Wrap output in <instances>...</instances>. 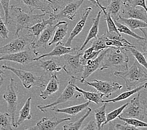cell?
<instances>
[{
  "label": "cell",
  "instance_id": "obj_35",
  "mask_svg": "<svg viewBox=\"0 0 147 130\" xmlns=\"http://www.w3.org/2000/svg\"><path fill=\"white\" fill-rule=\"evenodd\" d=\"M0 130H13L11 118L8 113L0 112Z\"/></svg>",
  "mask_w": 147,
  "mask_h": 130
},
{
  "label": "cell",
  "instance_id": "obj_43",
  "mask_svg": "<svg viewBox=\"0 0 147 130\" xmlns=\"http://www.w3.org/2000/svg\"><path fill=\"white\" fill-rule=\"evenodd\" d=\"M129 6H133V7H136V6H141L144 9L147 13V6L146 5L145 0H131L128 3H126ZM124 4V3H123Z\"/></svg>",
  "mask_w": 147,
  "mask_h": 130
},
{
  "label": "cell",
  "instance_id": "obj_34",
  "mask_svg": "<svg viewBox=\"0 0 147 130\" xmlns=\"http://www.w3.org/2000/svg\"><path fill=\"white\" fill-rule=\"evenodd\" d=\"M115 23L116 28L118 29V31L119 32V33H123V34H125L130 36H132L133 38L136 39L138 41H143V40H144V37H142V36H140L136 34L134 31H132L131 29H130L128 27H127L125 25L121 24V23H120L117 21H116Z\"/></svg>",
  "mask_w": 147,
  "mask_h": 130
},
{
  "label": "cell",
  "instance_id": "obj_32",
  "mask_svg": "<svg viewBox=\"0 0 147 130\" xmlns=\"http://www.w3.org/2000/svg\"><path fill=\"white\" fill-rule=\"evenodd\" d=\"M92 112V109L88 108L86 113L83 115L81 118L77 120V121L65 124L63 126V130H80L83 123L85 121V119L88 117L89 115Z\"/></svg>",
  "mask_w": 147,
  "mask_h": 130
},
{
  "label": "cell",
  "instance_id": "obj_23",
  "mask_svg": "<svg viewBox=\"0 0 147 130\" xmlns=\"http://www.w3.org/2000/svg\"><path fill=\"white\" fill-rule=\"evenodd\" d=\"M68 25V23L66 21H59L57 23V26L51 41L49 43V46H51L55 43L62 42L67 34Z\"/></svg>",
  "mask_w": 147,
  "mask_h": 130
},
{
  "label": "cell",
  "instance_id": "obj_49",
  "mask_svg": "<svg viewBox=\"0 0 147 130\" xmlns=\"http://www.w3.org/2000/svg\"><path fill=\"white\" fill-rule=\"evenodd\" d=\"M141 102V105L143 108V114L145 116H147V98L143 99Z\"/></svg>",
  "mask_w": 147,
  "mask_h": 130
},
{
  "label": "cell",
  "instance_id": "obj_20",
  "mask_svg": "<svg viewBox=\"0 0 147 130\" xmlns=\"http://www.w3.org/2000/svg\"><path fill=\"white\" fill-rule=\"evenodd\" d=\"M77 50L76 48H72L71 47H67L64 46L63 43L62 42H60L57 43L55 48H53L51 52L46 54H43L42 55L38 56L34 59V61H38V60L41 59L43 58L48 57V56H62L67 54H69V53L74 52Z\"/></svg>",
  "mask_w": 147,
  "mask_h": 130
},
{
  "label": "cell",
  "instance_id": "obj_28",
  "mask_svg": "<svg viewBox=\"0 0 147 130\" xmlns=\"http://www.w3.org/2000/svg\"><path fill=\"white\" fill-rule=\"evenodd\" d=\"M147 87V83H145L144 85H143L142 86H138L134 89H131V90H128V91H126L125 92H123L121 94H119L115 97V98H113L111 99H108V100H102V103H116L118 101H123V100H125L126 99H128L129 98L130 96H131L137 92L140 91V90H142L143 89H145Z\"/></svg>",
  "mask_w": 147,
  "mask_h": 130
},
{
  "label": "cell",
  "instance_id": "obj_54",
  "mask_svg": "<svg viewBox=\"0 0 147 130\" xmlns=\"http://www.w3.org/2000/svg\"><path fill=\"white\" fill-rule=\"evenodd\" d=\"M3 81H4V79H3V78H0V88H1V86L3 85Z\"/></svg>",
  "mask_w": 147,
  "mask_h": 130
},
{
  "label": "cell",
  "instance_id": "obj_31",
  "mask_svg": "<svg viewBox=\"0 0 147 130\" xmlns=\"http://www.w3.org/2000/svg\"><path fill=\"white\" fill-rule=\"evenodd\" d=\"M39 66L47 73L59 72L62 69V67L53 59H49L46 61L38 60Z\"/></svg>",
  "mask_w": 147,
  "mask_h": 130
},
{
  "label": "cell",
  "instance_id": "obj_13",
  "mask_svg": "<svg viewBox=\"0 0 147 130\" xmlns=\"http://www.w3.org/2000/svg\"><path fill=\"white\" fill-rule=\"evenodd\" d=\"M84 0H76L63 5L59 13L53 14L55 20L67 18L70 20L75 19L77 13Z\"/></svg>",
  "mask_w": 147,
  "mask_h": 130
},
{
  "label": "cell",
  "instance_id": "obj_18",
  "mask_svg": "<svg viewBox=\"0 0 147 130\" xmlns=\"http://www.w3.org/2000/svg\"><path fill=\"white\" fill-rule=\"evenodd\" d=\"M29 9V13H32L35 9H39L47 14L52 15V5L47 1L41 0H20Z\"/></svg>",
  "mask_w": 147,
  "mask_h": 130
},
{
  "label": "cell",
  "instance_id": "obj_1",
  "mask_svg": "<svg viewBox=\"0 0 147 130\" xmlns=\"http://www.w3.org/2000/svg\"><path fill=\"white\" fill-rule=\"evenodd\" d=\"M46 15L47 13H45L37 15L27 13L23 11L21 8L12 5L9 7V21H11L15 24V35L18 36L20 32L41 21Z\"/></svg>",
  "mask_w": 147,
  "mask_h": 130
},
{
  "label": "cell",
  "instance_id": "obj_3",
  "mask_svg": "<svg viewBox=\"0 0 147 130\" xmlns=\"http://www.w3.org/2000/svg\"><path fill=\"white\" fill-rule=\"evenodd\" d=\"M114 75L124 80L128 90L134 89L140 83L147 81V73L136 60L129 68L123 71H116Z\"/></svg>",
  "mask_w": 147,
  "mask_h": 130
},
{
  "label": "cell",
  "instance_id": "obj_40",
  "mask_svg": "<svg viewBox=\"0 0 147 130\" xmlns=\"http://www.w3.org/2000/svg\"><path fill=\"white\" fill-rule=\"evenodd\" d=\"M102 51V50L95 51V50L93 49V48L91 46L89 48L86 49L84 52L82 53L81 58L83 60H84V61H87V60H89V59H93L96 58Z\"/></svg>",
  "mask_w": 147,
  "mask_h": 130
},
{
  "label": "cell",
  "instance_id": "obj_51",
  "mask_svg": "<svg viewBox=\"0 0 147 130\" xmlns=\"http://www.w3.org/2000/svg\"><path fill=\"white\" fill-rule=\"evenodd\" d=\"M88 1H90L91 3H92L93 5H94L95 6H96L98 8V5H97V3L94 1V0H88Z\"/></svg>",
  "mask_w": 147,
  "mask_h": 130
},
{
  "label": "cell",
  "instance_id": "obj_19",
  "mask_svg": "<svg viewBox=\"0 0 147 130\" xmlns=\"http://www.w3.org/2000/svg\"><path fill=\"white\" fill-rule=\"evenodd\" d=\"M55 21V19L53 18V14L50 15L49 18L47 19H44L43 18L41 21L36 23L34 25H33L30 27H28V35L32 36L34 39L37 38L38 36L40 35V33L45 29V28L48 25H53V22Z\"/></svg>",
  "mask_w": 147,
  "mask_h": 130
},
{
  "label": "cell",
  "instance_id": "obj_15",
  "mask_svg": "<svg viewBox=\"0 0 147 130\" xmlns=\"http://www.w3.org/2000/svg\"><path fill=\"white\" fill-rule=\"evenodd\" d=\"M57 24L55 25H48L45 29L40 33L37 38L35 39L32 42L30 48L36 49L38 48H47L49 43L51 41L57 28Z\"/></svg>",
  "mask_w": 147,
  "mask_h": 130
},
{
  "label": "cell",
  "instance_id": "obj_45",
  "mask_svg": "<svg viewBox=\"0 0 147 130\" xmlns=\"http://www.w3.org/2000/svg\"><path fill=\"white\" fill-rule=\"evenodd\" d=\"M54 3L52 9H53V14H55L57 11H58L59 9H61L62 6L64 4L66 0H52Z\"/></svg>",
  "mask_w": 147,
  "mask_h": 130
},
{
  "label": "cell",
  "instance_id": "obj_48",
  "mask_svg": "<svg viewBox=\"0 0 147 130\" xmlns=\"http://www.w3.org/2000/svg\"><path fill=\"white\" fill-rule=\"evenodd\" d=\"M97 3V5L98 6V8L101 9V11L102 9L106 8V6H103L102 4H105L108 5L110 1V0H94Z\"/></svg>",
  "mask_w": 147,
  "mask_h": 130
},
{
  "label": "cell",
  "instance_id": "obj_14",
  "mask_svg": "<svg viewBox=\"0 0 147 130\" xmlns=\"http://www.w3.org/2000/svg\"><path fill=\"white\" fill-rule=\"evenodd\" d=\"M69 120H71V118H62L56 116H53V117H43L35 125L24 130H55L61 123Z\"/></svg>",
  "mask_w": 147,
  "mask_h": 130
},
{
  "label": "cell",
  "instance_id": "obj_7",
  "mask_svg": "<svg viewBox=\"0 0 147 130\" xmlns=\"http://www.w3.org/2000/svg\"><path fill=\"white\" fill-rule=\"evenodd\" d=\"M74 82V81L72 79L69 80L68 81L67 85L66 86V87L63 89L61 95L59 96V98L55 100V101L52 102L51 104L46 105H38L36 107L40 110L41 111L45 113L48 111V109H50V110H51L53 107L55 108V106H57L59 104H62V103L72 101V100L79 98L81 96V95L79 92L77 91L75 88L73 87L72 83Z\"/></svg>",
  "mask_w": 147,
  "mask_h": 130
},
{
  "label": "cell",
  "instance_id": "obj_53",
  "mask_svg": "<svg viewBox=\"0 0 147 130\" xmlns=\"http://www.w3.org/2000/svg\"><path fill=\"white\" fill-rule=\"evenodd\" d=\"M5 74V72L3 71L2 69H0V78H3V76H2V75H3Z\"/></svg>",
  "mask_w": 147,
  "mask_h": 130
},
{
  "label": "cell",
  "instance_id": "obj_21",
  "mask_svg": "<svg viewBox=\"0 0 147 130\" xmlns=\"http://www.w3.org/2000/svg\"><path fill=\"white\" fill-rule=\"evenodd\" d=\"M101 13L102 11L100 10V11L98 13V14L96 15V18H92V25L91 28L89 29L84 43H83L82 45L81 46V47L80 48V49L78 50L79 52H81L82 50L85 48L87 45L88 44V43L91 41L92 39H95L98 37V33H99V26L100 19H101Z\"/></svg>",
  "mask_w": 147,
  "mask_h": 130
},
{
  "label": "cell",
  "instance_id": "obj_12",
  "mask_svg": "<svg viewBox=\"0 0 147 130\" xmlns=\"http://www.w3.org/2000/svg\"><path fill=\"white\" fill-rule=\"evenodd\" d=\"M106 49L102 50L99 53V55L96 58L93 59L84 61V60L82 59L83 65H84V69H83V71L82 73L81 78H79L78 79L80 82L82 83H84L86 78H88L92 73H94L96 71H97V69L101 67L103 58H104V56L106 53Z\"/></svg>",
  "mask_w": 147,
  "mask_h": 130
},
{
  "label": "cell",
  "instance_id": "obj_10",
  "mask_svg": "<svg viewBox=\"0 0 147 130\" xmlns=\"http://www.w3.org/2000/svg\"><path fill=\"white\" fill-rule=\"evenodd\" d=\"M140 98V93H138L136 96L128 103V105L119 116L123 118L138 119L143 121L144 119L145 115L143 114Z\"/></svg>",
  "mask_w": 147,
  "mask_h": 130
},
{
  "label": "cell",
  "instance_id": "obj_16",
  "mask_svg": "<svg viewBox=\"0 0 147 130\" xmlns=\"http://www.w3.org/2000/svg\"><path fill=\"white\" fill-rule=\"evenodd\" d=\"M121 16L125 18L137 19L147 23V13L142 8H137L124 3L123 6Z\"/></svg>",
  "mask_w": 147,
  "mask_h": 130
},
{
  "label": "cell",
  "instance_id": "obj_22",
  "mask_svg": "<svg viewBox=\"0 0 147 130\" xmlns=\"http://www.w3.org/2000/svg\"><path fill=\"white\" fill-rule=\"evenodd\" d=\"M59 87V80L57 76L55 73L52 74L49 83L46 85L45 89L40 91V97L42 98L43 99H46L50 96L52 95L57 91H58Z\"/></svg>",
  "mask_w": 147,
  "mask_h": 130
},
{
  "label": "cell",
  "instance_id": "obj_25",
  "mask_svg": "<svg viewBox=\"0 0 147 130\" xmlns=\"http://www.w3.org/2000/svg\"><path fill=\"white\" fill-rule=\"evenodd\" d=\"M123 6L122 0H110L109 4L106 6V11L111 15L113 21H118L121 16Z\"/></svg>",
  "mask_w": 147,
  "mask_h": 130
},
{
  "label": "cell",
  "instance_id": "obj_33",
  "mask_svg": "<svg viewBox=\"0 0 147 130\" xmlns=\"http://www.w3.org/2000/svg\"><path fill=\"white\" fill-rule=\"evenodd\" d=\"M125 50L127 52H129L134 56L136 60L139 64L143 66V67L145 68V69L147 70V61L145 56H143L142 53L139 51L138 50L136 49L135 46L133 47H128V48H125Z\"/></svg>",
  "mask_w": 147,
  "mask_h": 130
},
{
  "label": "cell",
  "instance_id": "obj_24",
  "mask_svg": "<svg viewBox=\"0 0 147 130\" xmlns=\"http://www.w3.org/2000/svg\"><path fill=\"white\" fill-rule=\"evenodd\" d=\"M31 101L32 97H29L26 100L22 108L20 110L18 117L17 118L14 126L15 128H18L19 126H20L26 120H30L32 119V117L30 113Z\"/></svg>",
  "mask_w": 147,
  "mask_h": 130
},
{
  "label": "cell",
  "instance_id": "obj_30",
  "mask_svg": "<svg viewBox=\"0 0 147 130\" xmlns=\"http://www.w3.org/2000/svg\"><path fill=\"white\" fill-rule=\"evenodd\" d=\"M94 118L98 130H102V125L106 120V103L94 110Z\"/></svg>",
  "mask_w": 147,
  "mask_h": 130
},
{
  "label": "cell",
  "instance_id": "obj_44",
  "mask_svg": "<svg viewBox=\"0 0 147 130\" xmlns=\"http://www.w3.org/2000/svg\"><path fill=\"white\" fill-rule=\"evenodd\" d=\"M139 29L143 33V35H144L145 39L144 40H143L142 43V54L145 56V58H146L147 61V32L143 28H140Z\"/></svg>",
  "mask_w": 147,
  "mask_h": 130
},
{
  "label": "cell",
  "instance_id": "obj_46",
  "mask_svg": "<svg viewBox=\"0 0 147 130\" xmlns=\"http://www.w3.org/2000/svg\"><path fill=\"white\" fill-rule=\"evenodd\" d=\"M116 128L119 129V130H142L141 129H139L138 128H136L135 126H133L129 125H126V124H115Z\"/></svg>",
  "mask_w": 147,
  "mask_h": 130
},
{
  "label": "cell",
  "instance_id": "obj_37",
  "mask_svg": "<svg viewBox=\"0 0 147 130\" xmlns=\"http://www.w3.org/2000/svg\"><path fill=\"white\" fill-rule=\"evenodd\" d=\"M107 37L106 33L101 36H98V37L94 39V41L91 42V46L95 51H99L108 49L106 46V39Z\"/></svg>",
  "mask_w": 147,
  "mask_h": 130
},
{
  "label": "cell",
  "instance_id": "obj_27",
  "mask_svg": "<svg viewBox=\"0 0 147 130\" xmlns=\"http://www.w3.org/2000/svg\"><path fill=\"white\" fill-rule=\"evenodd\" d=\"M72 86L77 91L81 93L84 98L86 100H88V101L93 102L96 103V104H100V103H102V98L103 95H101V93H99L98 92L94 93L86 91L85 90L78 87V86L75 85L74 82L72 83Z\"/></svg>",
  "mask_w": 147,
  "mask_h": 130
},
{
  "label": "cell",
  "instance_id": "obj_57",
  "mask_svg": "<svg viewBox=\"0 0 147 130\" xmlns=\"http://www.w3.org/2000/svg\"><path fill=\"white\" fill-rule=\"evenodd\" d=\"M102 130H103V129H102Z\"/></svg>",
  "mask_w": 147,
  "mask_h": 130
},
{
  "label": "cell",
  "instance_id": "obj_42",
  "mask_svg": "<svg viewBox=\"0 0 147 130\" xmlns=\"http://www.w3.org/2000/svg\"><path fill=\"white\" fill-rule=\"evenodd\" d=\"M9 30L7 28L3 18L0 15V37L4 39L8 38Z\"/></svg>",
  "mask_w": 147,
  "mask_h": 130
},
{
  "label": "cell",
  "instance_id": "obj_6",
  "mask_svg": "<svg viewBox=\"0 0 147 130\" xmlns=\"http://www.w3.org/2000/svg\"><path fill=\"white\" fill-rule=\"evenodd\" d=\"M34 38L30 35H19L17 38L9 41L7 44L0 47V55H8L20 52L30 48Z\"/></svg>",
  "mask_w": 147,
  "mask_h": 130
},
{
  "label": "cell",
  "instance_id": "obj_55",
  "mask_svg": "<svg viewBox=\"0 0 147 130\" xmlns=\"http://www.w3.org/2000/svg\"><path fill=\"white\" fill-rule=\"evenodd\" d=\"M129 1H131V0H122V1L123 3H128Z\"/></svg>",
  "mask_w": 147,
  "mask_h": 130
},
{
  "label": "cell",
  "instance_id": "obj_29",
  "mask_svg": "<svg viewBox=\"0 0 147 130\" xmlns=\"http://www.w3.org/2000/svg\"><path fill=\"white\" fill-rule=\"evenodd\" d=\"M117 21L121 23V24L125 25L127 27H128L132 31L135 29L140 28H147V23L141 21V20L133 19V18H125L121 17V16L119 17V19Z\"/></svg>",
  "mask_w": 147,
  "mask_h": 130
},
{
  "label": "cell",
  "instance_id": "obj_5",
  "mask_svg": "<svg viewBox=\"0 0 147 130\" xmlns=\"http://www.w3.org/2000/svg\"><path fill=\"white\" fill-rule=\"evenodd\" d=\"M18 89L16 82L13 78H9V83L6 91L3 95V98L8 105V113L11 118L12 126H14L17 119L16 111L18 106Z\"/></svg>",
  "mask_w": 147,
  "mask_h": 130
},
{
  "label": "cell",
  "instance_id": "obj_4",
  "mask_svg": "<svg viewBox=\"0 0 147 130\" xmlns=\"http://www.w3.org/2000/svg\"><path fill=\"white\" fill-rule=\"evenodd\" d=\"M2 68L9 70L14 73L20 80L23 86L27 89L31 88H41L45 87L46 85V80L44 76L39 75L38 73L9 67L6 63L2 65Z\"/></svg>",
  "mask_w": 147,
  "mask_h": 130
},
{
  "label": "cell",
  "instance_id": "obj_50",
  "mask_svg": "<svg viewBox=\"0 0 147 130\" xmlns=\"http://www.w3.org/2000/svg\"><path fill=\"white\" fill-rule=\"evenodd\" d=\"M108 130H119L116 128L115 124L113 121L109 123V126H108Z\"/></svg>",
  "mask_w": 147,
  "mask_h": 130
},
{
  "label": "cell",
  "instance_id": "obj_2",
  "mask_svg": "<svg viewBox=\"0 0 147 130\" xmlns=\"http://www.w3.org/2000/svg\"><path fill=\"white\" fill-rule=\"evenodd\" d=\"M126 52L124 48H108L99 69H113L116 71H125L128 68L129 61V57Z\"/></svg>",
  "mask_w": 147,
  "mask_h": 130
},
{
  "label": "cell",
  "instance_id": "obj_47",
  "mask_svg": "<svg viewBox=\"0 0 147 130\" xmlns=\"http://www.w3.org/2000/svg\"><path fill=\"white\" fill-rule=\"evenodd\" d=\"M81 130H98L95 121H90Z\"/></svg>",
  "mask_w": 147,
  "mask_h": 130
},
{
  "label": "cell",
  "instance_id": "obj_39",
  "mask_svg": "<svg viewBox=\"0 0 147 130\" xmlns=\"http://www.w3.org/2000/svg\"><path fill=\"white\" fill-rule=\"evenodd\" d=\"M103 13V15H104V18L106 22L107 26H108V30L107 31L108 32H115V33H119L118 31V29H117L115 23L113 21L112 18L111 17V15H110L108 13H107L106 11V9L101 11Z\"/></svg>",
  "mask_w": 147,
  "mask_h": 130
},
{
  "label": "cell",
  "instance_id": "obj_8",
  "mask_svg": "<svg viewBox=\"0 0 147 130\" xmlns=\"http://www.w3.org/2000/svg\"><path fill=\"white\" fill-rule=\"evenodd\" d=\"M81 56V52H79L76 55L67 54L63 56L64 63L62 68L63 71L73 79H78L79 78L77 77V75L83 71L84 65Z\"/></svg>",
  "mask_w": 147,
  "mask_h": 130
},
{
  "label": "cell",
  "instance_id": "obj_52",
  "mask_svg": "<svg viewBox=\"0 0 147 130\" xmlns=\"http://www.w3.org/2000/svg\"><path fill=\"white\" fill-rule=\"evenodd\" d=\"M45 1H47V2H49V3H51V4L52 5L51 6H52V8L53 5H54V3H53V1H52V0H45ZM52 10H53V9H52Z\"/></svg>",
  "mask_w": 147,
  "mask_h": 130
},
{
  "label": "cell",
  "instance_id": "obj_9",
  "mask_svg": "<svg viewBox=\"0 0 147 130\" xmlns=\"http://www.w3.org/2000/svg\"><path fill=\"white\" fill-rule=\"evenodd\" d=\"M39 52L36 49L30 48L20 52L3 55L0 57L1 61H9L22 65H26L34 61V59L39 56Z\"/></svg>",
  "mask_w": 147,
  "mask_h": 130
},
{
  "label": "cell",
  "instance_id": "obj_36",
  "mask_svg": "<svg viewBox=\"0 0 147 130\" xmlns=\"http://www.w3.org/2000/svg\"><path fill=\"white\" fill-rule=\"evenodd\" d=\"M127 105H128V103H125V104L121 105V106H119V107L116 108L115 109L113 110L112 111L108 113V114L106 115V121L102 125V126L104 127L105 125H107L108 123H109L110 122L114 121V120L116 118H118V116L121 115V114L122 113V112L123 111V110H124V109L125 108L126 106H127Z\"/></svg>",
  "mask_w": 147,
  "mask_h": 130
},
{
  "label": "cell",
  "instance_id": "obj_41",
  "mask_svg": "<svg viewBox=\"0 0 147 130\" xmlns=\"http://www.w3.org/2000/svg\"><path fill=\"white\" fill-rule=\"evenodd\" d=\"M9 2L10 0H0V3L2 5V7L4 10L5 16L4 18L5 20L6 25L10 24L11 22L9 21Z\"/></svg>",
  "mask_w": 147,
  "mask_h": 130
},
{
  "label": "cell",
  "instance_id": "obj_38",
  "mask_svg": "<svg viewBox=\"0 0 147 130\" xmlns=\"http://www.w3.org/2000/svg\"><path fill=\"white\" fill-rule=\"evenodd\" d=\"M119 120L125 122V124L133 126H135L136 128H147V123H145L141 120L135 118H123L121 116L118 117Z\"/></svg>",
  "mask_w": 147,
  "mask_h": 130
},
{
  "label": "cell",
  "instance_id": "obj_17",
  "mask_svg": "<svg viewBox=\"0 0 147 130\" xmlns=\"http://www.w3.org/2000/svg\"><path fill=\"white\" fill-rule=\"evenodd\" d=\"M92 9L91 7H88L84 10V11H83V13L81 15V18H80V20L79 22L77 23L76 26H74V28L72 30L71 34H70L68 38L67 39V41H65V43H63L64 46H67V47H71L74 38L76 36H78L79 33L82 31L83 28H84L86 20L88 19L90 13L92 11Z\"/></svg>",
  "mask_w": 147,
  "mask_h": 130
},
{
  "label": "cell",
  "instance_id": "obj_56",
  "mask_svg": "<svg viewBox=\"0 0 147 130\" xmlns=\"http://www.w3.org/2000/svg\"><path fill=\"white\" fill-rule=\"evenodd\" d=\"M145 1H147V0H145Z\"/></svg>",
  "mask_w": 147,
  "mask_h": 130
},
{
  "label": "cell",
  "instance_id": "obj_11",
  "mask_svg": "<svg viewBox=\"0 0 147 130\" xmlns=\"http://www.w3.org/2000/svg\"><path fill=\"white\" fill-rule=\"evenodd\" d=\"M87 85L94 88L97 92L101 93L103 96L108 98L113 93L119 91L122 89L123 86L116 82L101 81L99 79H94L92 81H85Z\"/></svg>",
  "mask_w": 147,
  "mask_h": 130
},
{
  "label": "cell",
  "instance_id": "obj_26",
  "mask_svg": "<svg viewBox=\"0 0 147 130\" xmlns=\"http://www.w3.org/2000/svg\"><path fill=\"white\" fill-rule=\"evenodd\" d=\"M90 104V101H86V103H82V104L69 106L67 108H64L62 109H59L57 108H53L51 109L52 111H54L55 113H64V114L69 115L71 116H76L79 113L82 111L83 110L88 107Z\"/></svg>",
  "mask_w": 147,
  "mask_h": 130
}]
</instances>
